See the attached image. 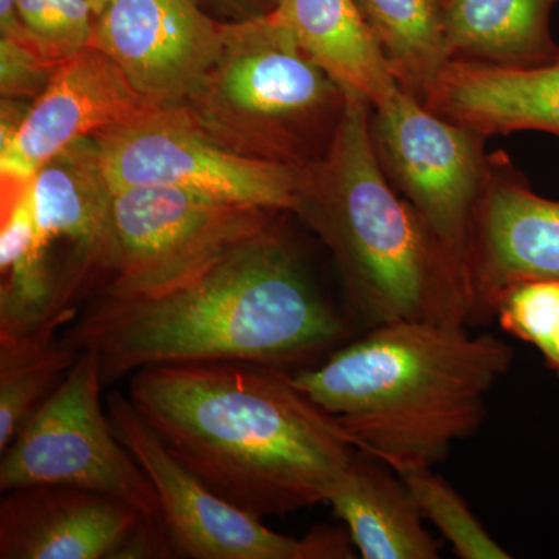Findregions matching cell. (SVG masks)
I'll use <instances>...</instances> for the list:
<instances>
[{
	"label": "cell",
	"instance_id": "cell-1",
	"mask_svg": "<svg viewBox=\"0 0 559 559\" xmlns=\"http://www.w3.org/2000/svg\"><path fill=\"white\" fill-rule=\"evenodd\" d=\"M283 215L171 293L92 297L61 340L100 356L105 385L162 364L237 360L286 371L316 366L348 340L352 323L316 286L283 229Z\"/></svg>",
	"mask_w": 559,
	"mask_h": 559
},
{
	"label": "cell",
	"instance_id": "cell-2",
	"mask_svg": "<svg viewBox=\"0 0 559 559\" xmlns=\"http://www.w3.org/2000/svg\"><path fill=\"white\" fill-rule=\"evenodd\" d=\"M128 396L183 466L260 520L329 502L358 452L289 371L261 364L145 367Z\"/></svg>",
	"mask_w": 559,
	"mask_h": 559
},
{
	"label": "cell",
	"instance_id": "cell-3",
	"mask_svg": "<svg viewBox=\"0 0 559 559\" xmlns=\"http://www.w3.org/2000/svg\"><path fill=\"white\" fill-rule=\"evenodd\" d=\"M513 348L466 325L400 320L374 326L290 381L393 471L429 466L480 428Z\"/></svg>",
	"mask_w": 559,
	"mask_h": 559
},
{
	"label": "cell",
	"instance_id": "cell-4",
	"mask_svg": "<svg viewBox=\"0 0 559 559\" xmlns=\"http://www.w3.org/2000/svg\"><path fill=\"white\" fill-rule=\"evenodd\" d=\"M373 106L347 91L325 156L301 168L294 215L336 261L352 318L468 325L477 318L466 267L390 186L370 135Z\"/></svg>",
	"mask_w": 559,
	"mask_h": 559
},
{
	"label": "cell",
	"instance_id": "cell-5",
	"mask_svg": "<svg viewBox=\"0 0 559 559\" xmlns=\"http://www.w3.org/2000/svg\"><path fill=\"white\" fill-rule=\"evenodd\" d=\"M345 106L347 91L267 14L226 22L219 58L183 108L230 153L301 170L325 156Z\"/></svg>",
	"mask_w": 559,
	"mask_h": 559
},
{
	"label": "cell",
	"instance_id": "cell-6",
	"mask_svg": "<svg viewBox=\"0 0 559 559\" xmlns=\"http://www.w3.org/2000/svg\"><path fill=\"white\" fill-rule=\"evenodd\" d=\"M286 212L171 187L116 191L92 297L146 299L187 285Z\"/></svg>",
	"mask_w": 559,
	"mask_h": 559
},
{
	"label": "cell",
	"instance_id": "cell-7",
	"mask_svg": "<svg viewBox=\"0 0 559 559\" xmlns=\"http://www.w3.org/2000/svg\"><path fill=\"white\" fill-rule=\"evenodd\" d=\"M102 360L80 352L64 380L17 430L0 460V491L64 485L124 500L162 518L145 471L117 437L102 407Z\"/></svg>",
	"mask_w": 559,
	"mask_h": 559
},
{
	"label": "cell",
	"instance_id": "cell-8",
	"mask_svg": "<svg viewBox=\"0 0 559 559\" xmlns=\"http://www.w3.org/2000/svg\"><path fill=\"white\" fill-rule=\"evenodd\" d=\"M110 425L138 460L159 499L162 520L176 557L193 559H347L353 558L348 533L316 528L297 539L274 532L248 511L212 491L183 466L131 403L110 392L106 399Z\"/></svg>",
	"mask_w": 559,
	"mask_h": 559
},
{
	"label": "cell",
	"instance_id": "cell-9",
	"mask_svg": "<svg viewBox=\"0 0 559 559\" xmlns=\"http://www.w3.org/2000/svg\"><path fill=\"white\" fill-rule=\"evenodd\" d=\"M92 140L114 193L171 187L277 212L293 213L296 205L299 168L230 153L209 139L183 106L151 108Z\"/></svg>",
	"mask_w": 559,
	"mask_h": 559
},
{
	"label": "cell",
	"instance_id": "cell-10",
	"mask_svg": "<svg viewBox=\"0 0 559 559\" xmlns=\"http://www.w3.org/2000/svg\"><path fill=\"white\" fill-rule=\"evenodd\" d=\"M370 135L390 186L466 267L471 221L487 178L488 139L441 119L400 87L371 109Z\"/></svg>",
	"mask_w": 559,
	"mask_h": 559
},
{
	"label": "cell",
	"instance_id": "cell-11",
	"mask_svg": "<svg viewBox=\"0 0 559 559\" xmlns=\"http://www.w3.org/2000/svg\"><path fill=\"white\" fill-rule=\"evenodd\" d=\"M226 22L198 0H110L95 20L91 46L116 62L154 108L186 105L218 60Z\"/></svg>",
	"mask_w": 559,
	"mask_h": 559
},
{
	"label": "cell",
	"instance_id": "cell-12",
	"mask_svg": "<svg viewBox=\"0 0 559 559\" xmlns=\"http://www.w3.org/2000/svg\"><path fill=\"white\" fill-rule=\"evenodd\" d=\"M154 108L105 51L84 47L61 62L32 102L20 130L0 146V198L24 189L55 156Z\"/></svg>",
	"mask_w": 559,
	"mask_h": 559
},
{
	"label": "cell",
	"instance_id": "cell-13",
	"mask_svg": "<svg viewBox=\"0 0 559 559\" xmlns=\"http://www.w3.org/2000/svg\"><path fill=\"white\" fill-rule=\"evenodd\" d=\"M477 318L500 290L525 280H559V201L539 197L506 154H489L466 248Z\"/></svg>",
	"mask_w": 559,
	"mask_h": 559
},
{
	"label": "cell",
	"instance_id": "cell-14",
	"mask_svg": "<svg viewBox=\"0 0 559 559\" xmlns=\"http://www.w3.org/2000/svg\"><path fill=\"white\" fill-rule=\"evenodd\" d=\"M3 495L0 559H114L146 516L124 500L64 485Z\"/></svg>",
	"mask_w": 559,
	"mask_h": 559
},
{
	"label": "cell",
	"instance_id": "cell-15",
	"mask_svg": "<svg viewBox=\"0 0 559 559\" xmlns=\"http://www.w3.org/2000/svg\"><path fill=\"white\" fill-rule=\"evenodd\" d=\"M423 105L485 139L520 131L559 138V57L525 66L450 60Z\"/></svg>",
	"mask_w": 559,
	"mask_h": 559
},
{
	"label": "cell",
	"instance_id": "cell-16",
	"mask_svg": "<svg viewBox=\"0 0 559 559\" xmlns=\"http://www.w3.org/2000/svg\"><path fill=\"white\" fill-rule=\"evenodd\" d=\"M39 248L50 253L69 241L75 253L84 300L108 229L114 191L98 162L92 138L80 140L47 162L32 179Z\"/></svg>",
	"mask_w": 559,
	"mask_h": 559
},
{
	"label": "cell",
	"instance_id": "cell-17",
	"mask_svg": "<svg viewBox=\"0 0 559 559\" xmlns=\"http://www.w3.org/2000/svg\"><path fill=\"white\" fill-rule=\"evenodd\" d=\"M364 559H437L440 547L404 481L385 463L356 452L329 502Z\"/></svg>",
	"mask_w": 559,
	"mask_h": 559
},
{
	"label": "cell",
	"instance_id": "cell-18",
	"mask_svg": "<svg viewBox=\"0 0 559 559\" xmlns=\"http://www.w3.org/2000/svg\"><path fill=\"white\" fill-rule=\"evenodd\" d=\"M271 16L345 91L373 108L399 90L355 0H280Z\"/></svg>",
	"mask_w": 559,
	"mask_h": 559
},
{
	"label": "cell",
	"instance_id": "cell-19",
	"mask_svg": "<svg viewBox=\"0 0 559 559\" xmlns=\"http://www.w3.org/2000/svg\"><path fill=\"white\" fill-rule=\"evenodd\" d=\"M559 0H440L450 60L543 64L557 60L550 32Z\"/></svg>",
	"mask_w": 559,
	"mask_h": 559
},
{
	"label": "cell",
	"instance_id": "cell-20",
	"mask_svg": "<svg viewBox=\"0 0 559 559\" xmlns=\"http://www.w3.org/2000/svg\"><path fill=\"white\" fill-rule=\"evenodd\" d=\"M400 90L419 103L450 61L440 0H355Z\"/></svg>",
	"mask_w": 559,
	"mask_h": 559
},
{
	"label": "cell",
	"instance_id": "cell-21",
	"mask_svg": "<svg viewBox=\"0 0 559 559\" xmlns=\"http://www.w3.org/2000/svg\"><path fill=\"white\" fill-rule=\"evenodd\" d=\"M79 356L57 337H0V452L60 385Z\"/></svg>",
	"mask_w": 559,
	"mask_h": 559
},
{
	"label": "cell",
	"instance_id": "cell-22",
	"mask_svg": "<svg viewBox=\"0 0 559 559\" xmlns=\"http://www.w3.org/2000/svg\"><path fill=\"white\" fill-rule=\"evenodd\" d=\"M395 473L414 496L425 520L439 530L460 558H511L474 516L462 496L429 466H409Z\"/></svg>",
	"mask_w": 559,
	"mask_h": 559
},
{
	"label": "cell",
	"instance_id": "cell-23",
	"mask_svg": "<svg viewBox=\"0 0 559 559\" xmlns=\"http://www.w3.org/2000/svg\"><path fill=\"white\" fill-rule=\"evenodd\" d=\"M500 329L532 344L559 377V280H525L500 290L491 310Z\"/></svg>",
	"mask_w": 559,
	"mask_h": 559
},
{
	"label": "cell",
	"instance_id": "cell-24",
	"mask_svg": "<svg viewBox=\"0 0 559 559\" xmlns=\"http://www.w3.org/2000/svg\"><path fill=\"white\" fill-rule=\"evenodd\" d=\"M17 9L25 27L58 60L91 46L97 14L87 0H17Z\"/></svg>",
	"mask_w": 559,
	"mask_h": 559
},
{
	"label": "cell",
	"instance_id": "cell-25",
	"mask_svg": "<svg viewBox=\"0 0 559 559\" xmlns=\"http://www.w3.org/2000/svg\"><path fill=\"white\" fill-rule=\"evenodd\" d=\"M61 62L38 40H20L0 36L2 98L35 100L53 79Z\"/></svg>",
	"mask_w": 559,
	"mask_h": 559
},
{
	"label": "cell",
	"instance_id": "cell-26",
	"mask_svg": "<svg viewBox=\"0 0 559 559\" xmlns=\"http://www.w3.org/2000/svg\"><path fill=\"white\" fill-rule=\"evenodd\" d=\"M175 546L162 518L143 516L114 559H170Z\"/></svg>",
	"mask_w": 559,
	"mask_h": 559
},
{
	"label": "cell",
	"instance_id": "cell-27",
	"mask_svg": "<svg viewBox=\"0 0 559 559\" xmlns=\"http://www.w3.org/2000/svg\"><path fill=\"white\" fill-rule=\"evenodd\" d=\"M213 9L230 17L229 22L259 20L277 9L280 0H207Z\"/></svg>",
	"mask_w": 559,
	"mask_h": 559
},
{
	"label": "cell",
	"instance_id": "cell-28",
	"mask_svg": "<svg viewBox=\"0 0 559 559\" xmlns=\"http://www.w3.org/2000/svg\"><path fill=\"white\" fill-rule=\"evenodd\" d=\"M87 2H90L92 10H94L95 14L98 16V14L109 5L110 0H87Z\"/></svg>",
	"mask_w": 559,
	"mask_h": 559
}]
</instances>
